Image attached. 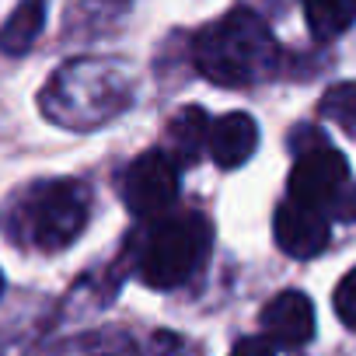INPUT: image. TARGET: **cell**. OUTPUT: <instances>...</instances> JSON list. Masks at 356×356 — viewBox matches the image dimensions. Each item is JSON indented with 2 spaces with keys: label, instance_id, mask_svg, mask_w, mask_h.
<instances>
[{
  "label": "cell",
  "instance_id": "1",
  "mask_svg": "<svg viewBox=\"0 0 356 356\" xmlns=\"http://www.w3.org/2000/svg\"><path fill=\"white\" fill-rule=\"evenodd\" d=\"M276 39L252 11H231L196 39V67L207 81L245 88L266 77L276 63Z\"/></svg>",
  "mask_w": 356,
  "mask_h": 356
},
{
  "label": "cell",
  "instance_id": "2",
  "mask_svg": "<svg viewBox=\"0 0 356 356\" xmlns=\"http://www.w3.org/2000/svg\"><path fill=\"white\" fill-rule=\"evenodd\" d=\"M210 252V224L200 213H182L157 224L147 238L140 276L154 290H171L186 283Z\"/></svg>",
  "mask_w": 356,
  "mask_h": 356
},
{
  "label": "cell",
  "instance_id": "3",
  "mask_svg": "<svg viewBox=\"0 0 356 356\" xmlns=\"http://www.w3.org/2000/svg\"><path fill=\"white\" fill-rule=\"evenodd\" d=\"M88 210H91L88 186L74 182V178H60V182L39 186L25 200V231H29V241L35 248H42V252L67 248L88 227Z\"/></svg>",
  "mask_w": 356,
  "mask_h": 356
},
{
  "label": "cell",
  "instance_id": "4",
  "mask_svg": "<svg viewBox=\"0 0 356 356\" xmlns=\"http://www.w3.org/2000/svg\"><path fill=\"white\" fill-rule=\"evenodd\" d=\"M115 84H119L115 67H108V63H74V67L53 74L49 95H56V105H49L46 112L60 122L67 119V112H77L70 126H84V122L91 126V122L105 119L108 112H115L105 102H98L95 91H108Z\"/></svg>",
  "mask_w": 356,
  "mask_h": 356
},
{
  "label": "cell",
  "instance_id": "5",
  "mask_svg": "<svg viewBox=\"0 0 356 356\" xmlns=\"http://www.w3.org/2000/svg\"><path fill=\"white\" fill-rule=\"evenodd\" d=\"M346 182H349L346 157L335 147L321 143V147L297 154V164L290 171V200L325 210L346 196Z\"/></svg>",
  "mask_w": 356,
  "mask_h": 356
},
{
  "label": "cell",
  "instance_id": "6",
  "mask_svg": "<svg viewBox=\"0 0 356 356\" xmlns=\"http://www.w3.org/2000/svg\"><path fill=\"white\" fill-rule=\"evenodd\" d=\"M122 196H126L129 213L136 217L164 213L178 196V161L164 150L140 154L122 178Z\"/></svg>",
  "mask_w": 356,
  "mask_h": 356
},
{
  "label": "cell",
  "instance_id": "7",
  "mask_svg": "<svg viewBox=\"0 0 356 356\" xmlns=\"http://www.w3.org/2000/svg\"><path fill=\"white\" fill-rule=\"evenodd\" d=\"M273 234L290 259H314L328 245V217L318 207H304L290 200L276 210Z\"/></svg>",
  "mask_w": 356,
  "mask_h": 356
},
{
  "label": "cell",
  "instance_id": "8",
  "mask_svg": "<svg viewBox=\"0 0 356 356\" xmlns=\"http://www.w3.org/2000/svg\"><path fill=\"white\" fill-rule=\"evenodd\" d=\"M262 328L266 339H273V346H286L297 349L314 335V304L307 293L300 290H283L280 297H273L262 311Z\"/></svg>",
  "mask_w": 356,
  "mask_h": 356
},
{
  "label": "cell",
  "instance_id": "9",
  "mask_svg": "<svg viewBox=\"0 0 356 356\" xmlns=\"http://www.w3.org/2000/svg\"><path fill=\"white\" fill-rule=\"evenodd\" d=\"M259 147V126L245 112H231L210 126V157L217 168H241Z\"/></svg>",
  "mask_w": 356,
  "mask_h": 356
},
{
  "label": "cell",
  "instance_id": "10",
  "mask_svg": "<svg viewBox=\"0 0 356 356\" xmlns=\"http://www.w3.org/2000/svg\"><path fill=\"white\" fill-rule=\"evenodd\" d=\"M168 140H171V150H175V161L186 164V161H196L203 154V147L210 143V119L200 105H186L168 126Z\"/></svg>",
  "mask_w": 356,
  "mask_h": 356
},
{
  "label": "cell",
  "instance_id": "11",
  "mask_svg": "<svg viewBox=\"0 0 356 356\" xmlns=\"http://www.w3.org/2000/svg\"><path fill=\"white\" fill-rule=\"evenodd\" d=\"M46 25V0H22V4L11 11V18L0 29V49L8 56H22L29 53V46L39 39Z\"/></svg>",
  "mask_w": 356,
  "mask_h": 356
},
{
  "label": "cell",
  "instance_id": "12",
  "mask_svg": "<svg viewBox=\"0 0 356 356\" xmlns=\"http://www.w3.org/2000/svg\"><path fill=\"white\" fill-rule=\"evenodd\" d=\"M314 39H335L356 22V0H300Z\"/></svg>",
  "mask_w": 356,
  "mask_h": 356
},
{
  "label": "cell",
  "instance_id": "13",
  "mask_svg": "<svg viewBox=\"0 0 356 356\" xmlns=\"http://www.w3.org/2000/svg\"><path fill=\"white\" fill-rule=\"evenodd\" d=\"M318 112L332 122H339L342 129L356 133V81H342V84H332L321 102H318Z\"/></svg>",
  "mask_w": 356,
  "mask_h": 356
},
{
  "label": "cell",
  "instance_id": "14",
  "mask_svg": "<svg viewBox=\"0 0 356 356\" xmlns=\"http://www.w3.org/2000/svg\"><path fill=\"white\" fill-rule=\"evenodd\" d=\"M332 304H335L339 321L356 332V269H349V273L339 280V286H335V293H332Z\"/></svg>",
  "mask_w": 356,
  "mask_h": 356
},
{
  "label": "cell",
  "instance_id": "15",
  "mask_svg": "<svg viewBox=\"0 0 356 356\" xmlns=\"http://www.w3.org/2000/svg\"><path fill=\"white\" fill-rule=\"evenodd\" d=\"M231 356H276V346L266 335H248L231 349Z\"/></svg>",
  "mask_w": 356,
  "mask_h": 356
},
{
  "label": "cell",
  "instance_id": "16",
  "mask_svg": "<svg viewBox=\"0 0 356 356\" xmlns=\"http://www.w3.org/2000/svg\"><path fill=\"white\" fill-rule=\"evenodd\" d=\"M0 293H4V273H0Z\"/></svg>",
  "mask_w": 356,
  "mask_h": 356
}]
</instances>
